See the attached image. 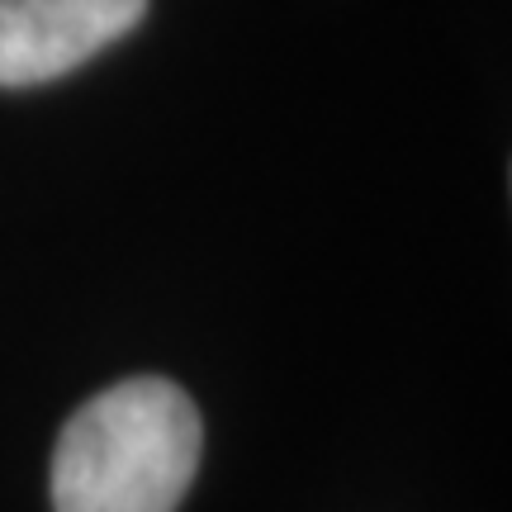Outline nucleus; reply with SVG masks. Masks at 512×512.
I'll return each instance as SVG.
<instances>
[{
	"instance_id": "nucleus-2",
	"label": "nucleus",
	"mask_w": 512,
	"mask_h": 512,
	"mask_svg": "<svg viewBox=\"0 0 512 512\" xmlns=\"http://www.w3.org/2000/svg\"><path fill=\"white\" fill-rule=\"evenodd\" d=\"M147 0H0V86H43L138 29Z\"/></svg>"
},
{
	"instance_id": "nucleus-1",
	"label": "nucleus",
	"mask_w": 512,
	"mask_h": 512,
	"mask_svg": "<svg viewBox=\"0 0 512 512\" xmlns=\"http://www.w3.org/2000/svg\"><path fill=\"white\" fill-rule=\"evenodd\" d=\"M200 465V413L181 384L138 375L76 408L53 451L57 512H176Z\"/></svg>"
}]
</instances>
